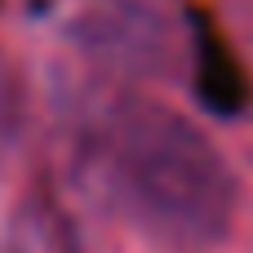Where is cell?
<instances>
[{
	"instance_id": "6da1fadb",
	"label": "cell",
	"mask_w": 253,
	"mask_h": 253,
	"mask_svg": "<svg viewBox=\"0 0 253 253\" xmlns=\"http://www.w3.org/2000/svg\"><path fill=\"white\" fill-rule=\"evenodd\" d=\"M76 147L102 200L165 253L218 249L236 218V173L173 107L129 89L76 102Z\"/></svg>"
},
{
	"instance_id": "7a4b0ae2",
	"label": "cell",
	"mask_w": 253,
	"mask_h": 253,
	"mask_svg": "<svg viewBox=\"0 0 253 253\" xmlns=\"http://www.w3.org/2000/svg\"><path fill=\"white\" fill-rule=\"evenodd\" d=\"M58 27L111 71L165 76L178 67L173 27L142 0H53Z\"/></svg>"
},
{
	"instance_id": "3957f363",
	"label": "cell",
	"mask_w": 253,
	"mask_h": 253,
	"mask_svg": "<svg viewBox=\"0 0 253 253\" xmlns=\"http://www.w3.org/2000/svg\"><path fill=\"white\" fill-rule=\"evenodd\" d=\"M196 93L218 116H236L245 107V76L231 62V53L218 40V31H200L196 36Z\"/></svg>"
},
{
	"instance_id": "277c9868",
	"label": "cell",
	"mask_w": 253,
	"mask_h": 253,
	"mask_svg": "<svg viewBox=\"0 0 253 253\" xmlns=\"http://www.w3.org/2000/svg\"><path fill=\"white\" fill-rule=\"evenodd\" d=\"M13 116H18V107H13V84H9V76H4V67H0V138L9 133Z\"/></svg>"
},
{
	"instance_id": "5b68a950",
	"label": "cell",
	"mask_w": 253,
	"mask_h": 253,
	"mask_svg": "<svg viewBox=\"0 0 253 253\" xmlns=\"http://www.w3.org/2000/svg\"><path fill=\"white\" fill-rule=\"evenodd\" d=\"M4 253H31V249H27V245H9Z\"/></svg>"
}]
</instances>
